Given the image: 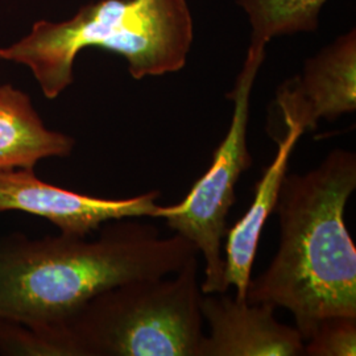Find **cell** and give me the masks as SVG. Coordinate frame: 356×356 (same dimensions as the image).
<instances>
[{
    "label": "cell",
    "instance_id": "obj_1",
    "mask_svg": "<svg viewBox=\"0 0 356 356\" xmlns=\"http://www.w3.org/2000/svg\"><path fill=\"white\" fill-rule=\"evenodd\" d=\"M139 218L104 223L94 241L60 234L0 238V319L33 327H61L99 293L128 281L173 275L195 245L161 236Z\"/></svg>",
    "mask_w": 356,
    "mask_h": 356
},
{
    "label": "cell",
    "instance_id": "obj_2",
    "mask_svg": "<svg viewBox=\"0 0 356 356\" xmlns=\"http://www.w3.org/2000/svg\"><path fill=\"white\" fill-rule=\"evenodd\" d=\"M355 189L356 156L347 149L282 181L275 207L280 245L269 267L250 280L245 301L289 310L304 341L326 317H356V248L344 222Z\"/></svg>",
    "mask_w": 356,
    "mask_h": 356
},
{
    "label": "cell",
    "instance_id": "obj_3",
    "mask_svg": "<svg viewBox=\"0 0 356 356\" xmlns=\"http://www.w3.org/2000/svg\"><path fill=\"white\" fill-rule=\"evenodd\" d=\"M194 40L188 0H99L65 22L40 20L26 38L0 49V58L26 66L48 99L74 81L76 56L102 48L127 61L134 79L185 67Z\"/></svg>",
    "mask_w": 356,
    "mask_h": 356
},
{
    "label": "cell",
    "instance_id": "obj_4",
    "mask_svg": "<svg viewBox=\"0 0 356 356\" xmlns=\"http://www.w3.org/2000/svg\"><path fill=\"white\" fill-rule=\"evenodd\" d=\"M198 254L173 273L99 293L63 329L72 356H197L202 339Z\"/></svg>",
    "mask_w": 356,
    "mask_h": 356
},
{
    "label": "cell",
    "instance_id": "obj_5",
    "mask_svg": "<svg viewBox=\"0 0 356 356\" xmlns=\"http://www.w3.org/2000/svg\"><path fill=\"white\" fill-rule=\"evenodd\" d=\"M266 48L263 44H250L242 70L227 94V99L234 103L229 131L213 154L210 168L179 204H157L153 213L152 218L165 219L169 229L185 236L204 254V294L226 293L229 289L225 281L222 245L227 232V216L236 201V184L254 163L247 134L251 94L266 60Z\"/></svg>",
    "mask_w": 356,
    "mask_h": 356
},
{
    "label": "cell",
    "instance_id": "obj_6",
    "mask_svg": "<svg viewBox=\"0 0 356 356\" xmlns=\"http://www.w3.org/2000/svg\"><path fill=\"white\" fill-rule=\"evenodd\" d=\"M161 193L147 191L110 200L67 191L41 181L33 169L0 172V214L22 211L41 216L70 236L86 238L104 223L124 218H152Z\"/></svg>",
    "mask_w": 356,
    "mask_h": 356
},
{
    "label": "cell",
    "instance_id": "obj_7",
    "mask_svg": "<svg viewBox=\"0 0 356 356\" xmlns=\"http://www.w3.org/2000/svg\"><path fill=\"white\" fill-rule=\"evenodd\" d=\"M286 128L302 135L325 119L332 122L356 110V32L350 29L312 58L302 72L281 85L276 94Z\"/></svg>",
    "mask_w": 356,
    "mask_h": 356
},
{
    "label": "cell",
    "instance_id": "obj_8",
    "mask_svg": "<svg viewBox=\"0 0 356 356\" xmlns=\"http://www.w3.org/2000/svg\"><path fill=\"white\" fill-rule=\"evenodd\" d=\"M275 309L225 293H202L201 314L210 331L202 335L197 356L302 355L301 334L275 318Z\"/></svg>",
    "mask_w": 356,
    "mask_h": 356
},
{
    "label": "cell",
    "instance_id": "obj_9",
    "mask_svg": "<svg viewBox=\"0 0 356 356\" xmlns=\"http://www.w3.org/2000/svg\"><path fill=\"white\" fill-rule=\"evenodd\" d=\"M301 136L298 129L286 128L273 161L256 184L252 204L238 223L226 232L225 281L229 288L235 286L238 300H245L261 232L268 218L275 211L293 149Z\"/></svg>",
    "mask_w": 356,
    "mask_h": 356
},
{
    "label": "cell",
    "instance_id": "obj_10",
    "mask_svg": "<svg viewBox=\"0 0 356 356\" xmlns=\"http://www.w3.org/2000/svg\"><path fill=\"white\" fill-rule=\"evenodd\" d=\"M74 145V138L45 127L24 91L0 86V172L35 169L44 159L70 156Z\"/></svg>",
    "mask_w": 356,
    "mask_h": 356
},
{
    "label": "cell",
    "instance_id": "obj_11",
    "mask_svg": "<svg viewBox=\"0 0 356 356\" xmlns=\"http://www.w3.org/2000/svg\"><path fill=\"white\" fill-rule=\"evenodd\" d=\"M329 0H236L248 17L251 42L268 45L273 38L313 33Z\"/></svg>",
    "mask_w": 356,
    "mask_h": 356
},
{
    "label": "cell",
    "instance_id": "obj_12",
    "mask_svg": "<svg viewBox=\"0 0 356 356\" xmlns=\"http://www.w3.org/2000/svg\"><path fill=\"white\" fill-rule=\"evenodd\" d=\"M0 355L70 356L61 327H33L0 319Z\"/></svg>",
    "mask_w": 356,
    "mask_h": 356
},
{
    "label": "cell",
    "instance_id": "obj_13",
    "mask_svg": "<svg viewBox=\"0 0 356 356\" xmlns=\"http://www.w3.org/2000/svg\"><path fill=\"white\" fill-rule=\"evenodd\" d=\"M306 356H355L356 317L330 316L322 319L304 341Z\"/></svg>",
    "mask_w": 356,
    "mask_h": 356
}]
</instances>
